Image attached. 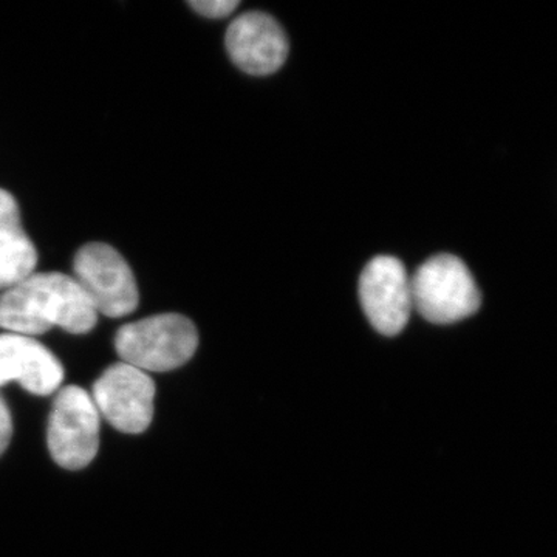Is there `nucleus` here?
I'll use <instances>...</instances> for the list:
<instances>
[{
  "mask_svg": "<svg viewBox=\"0 0 557 557\" xmlns=\"http://www.w3.org/2000/svg\"><path fill=\"white\" fill-rule=\"evenodd\" d=\"M38 252L22 228L20 205L0 189V289H9L35 273Z\"/></svg>",
  "mask_w": 557,
  "mask_h": 557,
  "instance_id": "9d476101",
  "label": "nucleus"
},
{
  "mask_svg": "<svg viewBox=\"0 0 557 557\" xmlns=\"http://www.w3.org/2000/svg\"><path fill=\"white\" fill-rule=\"evenodd\" d=\"M199 333L190 319L177 313L156 314L123 325L115 336L116 354L143 372H170L196 354Z\"/></svg>",
  "mask_w": 557,
  "mask_h": 557,
  "instance_id": "f03ea898",
  "label": "nucleus"
},
{
  "mask_svg": "<svg viewBox=\"0 0 557 557\" xmlns=\"http://www.w3.org/2000/svg\"><path fill=\"white\" fill-rule=\"evenodd\" d=\"M359 300L376 332L401 333L413 309L412 285L401 260L392 256L370 260L359 277Z\"/></svg>",
  "mask_w": 557,
  "mask_h": 557,
  "instance_id": "0eeeda50",
  "label": "nucleus"
},
{
  "mask_svg": "<svg viewBox=\"0 0 557 557\" xmlns=\"http://www.w3.org/2000/svg\"><path fill=\"white\" fill-rule=\"evenodd\" d=\"M413 307L434 324H454L480 309L482 296L463 260L450 255L431 258L410 278Z\"/></svg>",
  "mask_w": 557,
  "mask_h": 557,
  "instance_id": "7ed1b4c3",
  "label": "nucleus"
},
{
  "mask_svg": "<svg viewBox=\"0 0 557 557\" xmlns=\"http://www.w3.org/2000/svg\"><path fill=\"white\" fill-rule=\"evenodd\" d=\"M231 60L248 75L277 72L288 57V39L276 20L259 11L242 14L226 32Z\"/></svg>",
  "mask_w": 557,
  "mask_h": 557,
  "instance_id": "6e6552de",
  "label": "nucleus"
},
{
  "mask_svg": "<svg viewBox=\"0 0 557 557\" xmlns=\"http://www.w3.org/2000/svg\"><path fill=\"white\" fill-rule=\"evenodd\" d=\"M189 5L201 16L222 20L230 16L239 7V2L237 0H190Z\"/></svg>",
  "mask_w": 557,
  "mask_h": 557,
  "instance_id": "9b49d317",
  "label": "nucleus"
},
{
  "mask_svg": "<svg viewBox=\"0 0 557 557\" xmlns=\"http://www.w3.org/2000/svg\"><path fill=\"white\" fill-rule=\"evenodd\" d=\"M73 278L97 313L123 318L137 309V281L126 259L110 245L100 242L84 245L73 260Z\"/></svg>",
  "mask_w": 557,
  "mask_h": 557,
  "instance_id": "20e7f679",
  "label": "nucleus"
},
{
  "mask_svg": "<svg viewBox=\"0 0 557 557\" xmlns=\"http://www.w3.org/2000/svg\"><path fill=\"white\" fill-rule=\"evenodd\" d=\"M11 435H13V421L5 399L0 397V456L9 448Z\"/></svg>",
  "mask_w": 557,
  "mask_h": 557,
  "instance_id": "f8f14e48",
  "label": "nucleus"
},
{
  "mask_svg": "<svg viewBox=\"0 0 557 557\" xmlns=\"http://www.w3.org/2000/svg\"><path fill=\"white\" fill-rule=\"evenodd\" d=\"M98 412L126 434H141L153 418L156 384L149 373L126 362L110 366L94 384Z\"/></svg>",
  "mask_w": 557,
  "mask_h": 557,
  "instance_id": "423d86ee",
  "label": "nucleus"
},
{
  "mask_svg": "<svg viewBox=\"0 0 557 557\" xmlns=\"http://www.w3.org/2000/svg\"><path fill=\"white\" fill-rule=\"evenodd\" d=\"M100 412L83 387L62 388L49 421V449L60 467L78 471L97 457L100 448Z\"/></svg>",
  "mask_w": 557,
  "mask_h": 557,
  "instance_id": "39448f33",
  "label": "nucleus"
},
{
  "mask_svg": "<svg viewBox=\"0 0 557 557\" xmlns=\"http://www.w3.org/2000/svg\"><path fill=\"white\" fill-rule=\"evenodd\" d=\"M98 313L73 276L33 273L0 296V329L38 336L61 327L73 335L89 333Z\"/></svg>",
  "mask_w": 557,
  "mask_h": 557,
  "instance_id": "f257e3e1",
  "label": "nucleus"
},
{
  "mask_svg": "<svg viewBox=\"0 0 557 557\" xmlns=\"http://www.w3.org/2000/svg\"><path fill=\"white\" fill-rule=\"evenodd\" d=\"M16 381L33 395L53 394L64 381L61 362L32 336L0 335V387Z\"/></svg>",
  "mask_w": 557,
  "mask_h": 557,
  "instance_id": "1a4fd4ad",
  "label": "nucleus"
}]
</instances>
